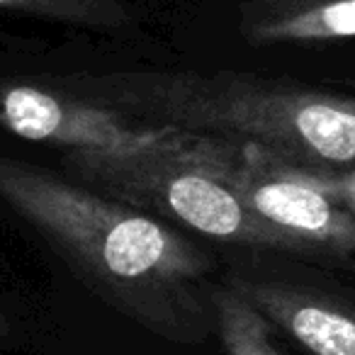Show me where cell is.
<instances>
[{"label":"cell","instance_id":"obj_1","mask_svg":"<svg viewBox=\"0 0 355 355\" xmlns=\"http://www.w3.org/2000/svg\"><path fill=\"white\" fill-rule=\"evenodd\" d=\"M0 200L119 314L175 343L207 338L209 261L156 217L10 156H0Z\"/></svg>","mask_w":355,"mask_h":355},{"label":"cell","instance_id":"obj_2","mask_svg":"<svg viewBox=\"0 0 355 355\" xmlns=\"http://www.w3.org/2000/svg\"><path fill=\"white\" fill-rule=\"evenodd\" d=\"M93 93L153 127L256 146L300 168L355 163V100L348 98L229 76H112Z\"/></svg>","mask_w":355,"mask_h":355},{"label":"cell","instance_id":"obj_3","mask_svg":"<svg viewBox=\"0 0 355 355\" xmlns=\"http://www.w3.org/2000/svg\"><path fill=\"white\" fill-rule=\"evenodd\" d=\"M212 137L178 151L134 156H66L83 180L139 212L161 214L205 236L272 251L309 253L304 243L253 214L209 161Z\"/></svg>","mask_w":355,"mask_h":355},{"label":"cell","instance_id":"obj_4","mask_svg":"<svg viewBox=\"0 0 355 355\" xmlns=\"http://www.w3.org/2000/svg\"><path fill=\"white\" fill-rule=\"evenodd\" d=\"M212 173L243 200L253 214L290 234L309 251L355 253V217L345 207L304 183L290 163L256 146L212 139Z\"/></svg>","mask_w":355,"mask_h":355},{"label":"cell","instance_id":"obj_5","mask_svg":"<svg viewBox=\"0 0 355 355\" xmlns=\"http://www.w3.org/2000/svg\"><path fill=\"white\" fill-rule=\"evenodd\" d=\"M0 127L27 141L64 148L66 156H134L178 151L200 134L129 122L105 105L66 100L32 85L0 93Z\"/></svg>","mask_w":355,"mask_h":355},{"label":"cell","instance_id":"obj_6","mask_svg":"<svg viewBox=\"0 0 355 355\" xmlns=\"http://www.w3.org/2000/svg\"><path fill=\"white\" fill-rule=\"evenodd\" d=\"M232 287L311 355H355L353 306L282 282L241 277Z\"/></svg>","mask_w":355,"mask_h":355},{"label":"cell","instance_id":"obj_7","mask_svg":"<svg viewBox=\"0 0 355 355\" xmlns=\"http://www.w3.org/2000/svg\"><path fill=\"white\" fill-rule=\"evenodd\" d=\"M209 302L227 355H282L272 345L266 316L232 285L214 287Z\"/></svg>","mask_w":355,"mask_h":355},{"label":"cell","instance_id":"obj_8","mask_svg":"<svg viewBox=\"0 0 355 355\" xmlns=\"http://www.w3.org/2000/svg\"><path fill=\"white\" fill-rule=\"evenodd\" d=\"M292 173L302 178L304 183L314 185L324 195H329L334 202L345 207L355 217V173H334V171H311V168L292 166Z\"/></svg>","mask_w":355,"mask_h":355},{"label":"cell","instance_id":"obj_9","mask_svg":"<svg viewBox=\"0 0 355 355\" xmlns=\"http://www.w3.org/2000/svg\"><path fill=\"white\" fill-rule=\"evenodd\" d=\"M311 30L321 32V35H334V37L355 35V0L334 3V6L324 8V10L311 20Z\"/></svg>","mask_w":355,"mask_h":355},{"label":"cell","instance_id":"obj_10","mask_svg":"<svg viewBox=\"0 0 355 355\" xmlns=\"http://www.w3.org/2000/svg\"><path fill=\"white\" fill-rule=\"evenodd\" d=\"M10 336V321H8V316L0 311V340L8 338Z\"/></svg>","mask_w":355,"mask_h":355},{"label":"cell","instance_id":"obj_11","mask_svg":"<svg viewBox=\"0 0 355 355\" xmlns=\"http://www.w3.org/2000/svg\"><path fill=\"white\" fill-rule=\"evenodd\" d=\"M3 3H10V0H0V6H3Z\"/></svg>","mask_w":355,"mask_h":355}]
</instances>
